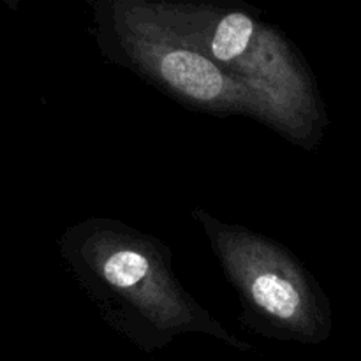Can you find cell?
<instances>
[{"mask_svg": "<svg viewBox=\"0 0 361 361\" xmlns=\"http://www.w3.org/2000/svg\"><path fill=\"white\" fill-rule=\"evenodd\" d=\"M143 2L250 95L264 126L302 148L323 140L328 113L316 78L281 32L245 11L214 4Z\"/></svg>", "mask_w": 361, "mask_h": 361, "instance_id": "7a4b0ae2", "label": "cell"}, {"mask_svg": "<svg viewBox=\"0 0 361 361\" xmlns=\"http://www.w3.org/2000/svg\"><path fill=\"white\" fill-rule=\"evenodd\" d=\"M242 303V323L274 341L317 345L330 338L328 296L305 264L282 243L242 224L190 210Z\"/></svg>", "mask_w": 361, "mask_h": 361, "instance_id": "3957f363", "label": "cell"}, {"mask_svg": "<svg viewBox=\"0 0 361 361\" xmlns=\"http://www.w3.org/2000/svg\"><path fill=\"white\" fill-rule=\"evenodd\" d=\"M99 46L106 59L189 108L261 122V111L250 95L157 20L143 0L108 4L99 18Z\"/></svg>", "mask_w": 361, "mask_h": 361, "instance_id": "277c9868", "label": "cell"}, {"mask_svg": "<svg viewBox=\"0 0 361 361\" xmlns=\"http://www.w3.org/2000/svg\"><path fill=\"white\" fill-rule=\"evenodd\" d=\"M4 4H6V6L9 7V9L16 11L18 6H20V0H4Z\"/></svg>", "mask_w": 361, "mask_h": 361, "instance_id": "5b68a950", "label": "cell"}, {"mask_svg": "<svg viewBox=\"0 0 361 361\" xmlns=\"http://www.w3.org/2000/svg\"><path fill=\"white\" fill-rule=\"evenodd\" d=\"M59 250L101 319L140 351H161L183 335L254 349L183 288L173 252L157 236L116 219L90 217L63 231Z\"/></svg>", "mask_w": 361, "mask_h": 361, "instance_id": "6da1fadb", "label": "cell"}]
</instances>
